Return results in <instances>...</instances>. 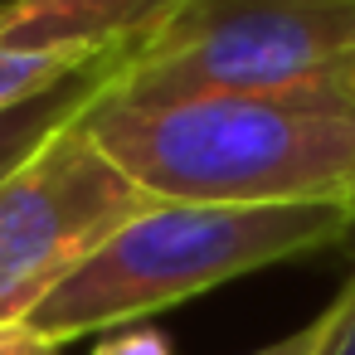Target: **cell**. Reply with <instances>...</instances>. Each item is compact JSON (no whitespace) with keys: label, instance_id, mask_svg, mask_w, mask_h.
<instances>
[{"label":"cell","instance_id":"6da1fadb","mask_svg":"<svg viewBox=\"0 0 355 355\" xmlns=\"http://www.w3.org/2000/svg\"><path fill=\"white\" fill-rule=\"evenodd\" d=\"M78 122L161 205H355V98L340 69L171 107L98 98Z\"/></svg>","mask_w":355,"mask_h":355},{"label":"cell","instance_id":"7a4b0ae2","mask_svg":"<svg viewBox=\"0 0 355 355\" xmlns=\"http://www.w3.org/2000/svg\"><path fill=\"white\" fill-rule=\"evenodd\" d=\"M355 234V205H151L122 224L35 311L49 345L127 331L234 277L336 248Z\"/></svg>","mask_w":355,"mask_h":355},{"label":"cell","instance_id":"3957f363","mask_svg":"<svg viewBox=\"0 0 355 355\" xmlns=\"http://www.w3.org/2000/svg\"><path fill=\"white\" fill-rule=\"evenodd\" d=\"M355 49V0H185L137 49L112 54L103 103L171 107L277 93L336 73Z\"/></svg>","mask_w":355,"mask_h":355},{"label":"cell","instance_id":"277c9868","mask_svg":"<svg viewBox=\"0 0 355 355\" xmlns=\"http://www.w3.org/2000/svg\"><path fill=\"white\" fill-rule=\"evenodd\" d=\"M151 205L93 146L83 122H69L0 185V326H25L69 272Z\"/></svg>","mask_w":355,"mask_h":355},{"label":"cell","instance_id":"5b68a950","mask_svg":"<svg viewBox=\"0 0 355 355\" xmlns=\"http://www.w3.org/2000/svg\"><path fill=\"white\" fill-rule=\"evenodd\" d=\"M185 0H0V49L107 59L151 40Z\"/></svg>","mask_w":355,"mask_h":355},{"label":"cell","instance_id":"8992f818","mask_svg":"<svg viewBox=\"0 0 355 355\" xmlns=\"http://www.w3.org/2000/svg\"><path fill=\"white\" fill-rule=\"evenodd\" d=\"M107 73H112V54L93 59L88 69H78L73 78L54 83L49 93H35V98H25V103L0 112V185H6L25 161H35L69 122H78L103 98Z\"/></svg>","mask_w":355,"mask_h":355},{"label":"cell","instance_id":"52a82bcc","mask_svg":"<svg viewBox=\"0 0 355 355\" xmlns=\"http://www.w3.org/2000/svg\"><path fill=\"white\" fill-rule=\"evenodd\" d=\"M88 64H93L88 54H15V49H0V112L35 98V93H49L54 83L73 78Z\"/></svg>","mask_w":355,"mask_h":355},{"label":"cell","instance_id":"ba28073f","mask_svg":"<svg viewBox=\"0 0 355 355\" xmlns=\"http://www.w3.org/2000/svg\"><path fill=\"white\" fill-rule=\"evenodd\" d=\"M331 331H336V297H331V306H326V311H316L306 326L287 331L282 340H272V345H263V350H253V355H326Z\"/></svg>","mask_w":355,"mask_h":355},{"label":"cell","instance_id":"9c48e42d","mask_svg":"<svg viewBox=\"0 0 355 355\" xmlns=\"http://www.w3.org/2000/svg\"><path fill=\"white\" fill-rule=\"evenodd\" d=\"M93 355H175V345L151 326H127V331H112L107 340H98Z\"/></svg>","mask_w":355,"mask_h":355},{"label":"cell","instance_id":"30bf717a","mask_svg":"<svg viewBox=\"0 0 355 355\" xmlns=\"http://www.w3.org/2000/svg\"><path fill=\"white\" fill-rule=\"evenodd\" d=\"M0 355H59V345H49L30 326H0Z\"/></svg>","mask_w":355,"mask_h":355},{"label":"cell","instance_id":"8fae6325","mask_svg":"<svg viewBox=\"0 0 355 355\" xmlns=\"http://www.w3.org/2000/svg\"><path fill=\"white\" fill-rule=\"evenodd\" d=\"M340 78H345V88H350V98H355V49L345 54V64H340Z\"/></svg>","mask_w":355,"mask_h":355}]
</instances>
